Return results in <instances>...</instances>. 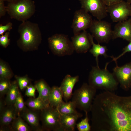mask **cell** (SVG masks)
I'll list each match as a JSON object with an SVG mask.
<instances>
[{
	"mask_svg": "<svg viewBox=\"0 0 131 131\" xmlns=\"http://www.w3.org/2000/svg\"><path fill=\"white\" fill-rule=\"evenodd\" d=\"M9 34V32L8 31L0 37V44L3 47H6L9 43V40L8 38Z\"/></svg>",
	"mask_w": 131,
	"mask_h": 131,
	"instance_id": "cell-30",
	"label": "cell"
},
{
	"mask_svg": "<svg viewBox=\"0 0 131 131\" xmlns=\"http://www.w3.org/2000/svg\"><path fill=\"white\" fill-rule=\"evenodd\" d=\"M60 115L56 108L49 105L40 111V120L43 130L61 131Z\"/></svg>",
	"mask_w": 131,
	"mask_h": 131,
	"instance_id": "cell-6",
	"label": "cell"
},
{
	"mask_svg": "<svg viewBox=\"0 0 131 131\" xmlns=\"http://www.w3.org/2000/svg\"><path fill=\"white\" fill-rule=\"evenodd\" d=\"M107 10L113 22H118L124 21L131 16V4L123 0L107 6Z\"/></svg>",
	"mask_w": 131,
	"mask_h": 131,
	"instance_id": "cell-9",
	"label": "cell"
},
{
	"mask_svg": "<svg viewBox=\"0 0 131 131\" xmlns=\"http://www.w3.org/2000/svg\"><path fill=\"white\" fill-rule=\"evenodd\" d=\"M107 6H109L120 2L123 0H102Z\"/></svg>",
	"mask_w": 131,
	"mask_h": 131,
	"instance_id": "cell-35",
	"label": "cell"
},
{
	"mask_svg": "<svg viewBox=\"0 0 131 131\" xmlns=\"http://www.w3.org/2000/svg\"><path fill=\"white\" fill-rule=\"evenodd\" d=\"M79 79L78 75L72 76L69 74L66 75L63 79L59 87L63 93V98L65 101H68L72 97L73 89Z\"/></svg>",
	"mask_w": 131,
	"mask_h": 131,
	"instance_id": "cell-16",
	"label": "cell"
},
{
	"mask_svg": "<svg viewBox=\"0 0 131 131\" xmlns=\"http://www.w3.org/2000/svg\"><path fill=\"white\" fill-rule=\"evenodd\" d=\"M26 88L25 95L28 97L35 98V92L36 89L34 86L30 84Z\"/></svg>",
	"mask_w": 131,
	"mask_h": 131,
	"instance_id": "cell-31",
	"label": "cell"
},
{
	"mask_svg": "<svg viewBox=\"0 0 131 131\" xmlns=\"http://www.w3.org/2000/svg\"><path fill=\"white\" fill-rule=\"evenodd\" d=\"M79 113L73 114L60 115L59 123L61 131H74L76 126L78 120L82 117Z\"/></svg>",
	"mask_w": 131,
	"mask_h": 131,
	"instance_id": "cell-17",
	"label": "cell"
},
{
	"mask_svg": "<svg viewBox=\"0 0 131 131\" xmlns=\"http://www.w3.org/2000/svg\"><path fill=\"white\" fill-rule=\"evenodd\" d=\"M32 129L28 124L20 116H17L12 121L10 131H31Z\"/></svg>",
	"mask_w": 131,
	"mask_h": 131,
	"instance_id": "cell-22",
	"label": "cell"
},
{
	"mask_svg": "<svg viewBox=\"0 0 131 131\" xmlns=\"http://www.w3.org/2000/svg\"><path fill=\"white\" fill-rule=\"evenodd\" d=\"M81 8L90 12L98 20H102L107 15V6L102 0H79Z\"/></svg>",
	"mask_w": 131,
	"mask_h": 131,
	"instance_id": "cell-8",
	"label": "cell"
},
{
	"mask_svg": "<svg viewBox=\"0 0 131 131\" xmlns=\"http://www.w3.org/2000/svg\"><path fill=\"white\" fill-rule=\"evenodd\" d=\"M4 1H7L8 2H9L13 0H4Z\"/></svg>",
	"mask_w": 131,
	"mask_h": 131,
	"instance_id": "cell-37",
	"label": "cell"
},
{
	"mask_svg": "<svg viewBox=\"0 0 131 131\" xmlns=\"http://www.w3.org/2000/svg\"><path fill=\"white\" fill-rule=\"evenodd\" d=\"M19 92L17 82L15 81L11 83L9 90L6 94L4 101L6 105H14Z\"/></svg>",
	"mask_w": 131,
	"mask_h": 131,
	"instance_id": "cell-23",
	"label": "cell"
},
{
	"mask_svg": "<svg viewBox=\"0 0 131 131\" xmlns=\"http://www.w3.org/2000/svg\"><path fill=\"white\" fill-rule=\"evenodd\" d=\"M109 63H107L105 68L100 69L99 67L93 66L89 76V84L96 89L113 92L117 88L119 83L113 73L107 70Z\"/></svg>",
	"mask_w": 131,
	"mask_h": 131,
	"instance_id": "cell-1",
	"label": "cell"
},
{
	"mask_svg": "<svg viewBox=\"0 0 131 131\" xmlns=\"http://www.w3.org/2000/svg\"><path fill=\"white\" fill-rule=\"evenodd\" d=\"M89 37L91 43L92 47L89 51L95 58L97 66L99 67L98 57L100 55L103 56L105 58L108 57L106 54L108 50L106 46L100 45L99 43H95L93 41V37L92 35L89 33Z\"/></svg>",
	"mask_w": 131,
	"mask_h": 131,
	"instance_id": "cell-18",
	"label": "cell"
},
{
	"mask_svg": "<svg viewBox=\"0 0 131 131\" xmlns=\"http://www.w3.org/2000/svg\"><path fill=\"white\" fill-rule=\"evenodd\" d=\"M85 117L78 123L76 124V127L79 131H90L91 127L89 123L88 113H85Z\"/></svg>",
	"mask_w": 131,
	"mask_h": 131,
	"instance_id": "cell-25",
	"label": "cell"
},
{
	"mask_svg": "<svg viewBox=\"0 0 131 131\" xmlns=\"http://www.w3.org/2000/svg\"><path fill=\"white\" fill-rule=\"evenodd\" d=\"M20 37L18 45L27 49L37 48L41 42V35L38 24L27 20L22 22L18 27Z\"/></svg>",
	"mask_w": 131,
	"mask_h": 131,
	"instance_id": "cell-2",
	"label": "cell"
},
{
	"mask_svg": "<svg viewBox=\"0 0 131 131\" xmlns=\"http://www.w3.org/2000/svg\"><path fill=\"white\" fill-rule=\"evenodd\" d=\"M0 113V131H10L12 121L18 116L14 105H6Z\"/></svg>",
	"mask_w": 131,
	"mask_h": 131,
	"instance_id": "cell-14",
	"label": "cell"
},
{
	"mask_svg": "<svg viewBox=\"0 0 131 131\" xmlns=\"http://www.w3.org/2000/svg\"><path fill=\"white\" fill-rule=\"evenodd\" d=\"M121 38L129 42L131 41V20H128L118 22L113 30L112 38Z\"/></svg>",
	"mask_w": 131,
	"mask_h": 131,
	"instance_id": "cell-15",
	"label": "cell"
},
{
	"mask_svg": "<svg viewBox=\"0 0 131 131\" xmlns=\"http://www.w3.org/2000/svg\"><path fill=\"white\" fill-rule=\"evenodd\" d=\"M77 108L75 102L71 101L69 102L62 101L56 107L61 115L75 114L78 112L76 110Z\"/></svg>",
	"mask_w": 131,
	"mask_h": 131,
	"instance_id": "cell-21",
	"label": "cell"
},
{
	"mask_svg": "<svg viewBox=\"0 0 131 131\" xmlns=\"http://www.w3.org/2000/svg\"><path fill=\"white\" fill-rule=\"evenodd\" d=\"M25 104L28 108L38 111H41L49 105L38 97L37 98L31 97L28 99Z\"/></svg>",
	"mask_w": 131,
	"mask_h": 131,
	"instance_id": "cell-24",
	"label": "cell"
},
{
	"mask_svg": "<svg viewBox=\"0 0 131 131\" xmlns=\"http://www.w3.org/2000/svg\"></svg>",
	"mask_w": 131,
	"mask_h": 131,
	"instance_id": "cell-38",
	"label": "cell"
},
{
	"mask_svg": "<svg viewBox=\"0 0 131 131\" xmlns=\"http://www.w3.org/2000/svg\"><path fill=\"white\" fill-rule=\"evenodd\" d=\"M14 105L18 115L19 116L20 113L26 106L24 102L22 95L20 92L18 94Z\"/></svg>",
	"mask_w": 131,
	"mask_h": 131,
	"instance_id": "cell-28",
	"label": "cell"
},
{
	"mask_svg": "<svg viewBox=\"0 0 131 131\" xmlns=\"http://www.w3.org/2000/svg\"><path fill=\"white\" fill-rule=\"evenodd\" d=\"M4 0H0V18L4 16L7 12L6 7L4 4Z\"/></svg>",
	"mask_w": 131,
	"mask_h": 131,
	"instance_id": "cell-34",
	"label": "cell"
},
{
	"mask_svg": "<svg viewBox=\"0 0 131 131\" xmlns=\"http://www.w3.org/2000/svg\"><path fill=\"white\" fill-rule=\"evenodd\" d=\"M48 42L50 49L57 56L70 55L74 51L71 41L66 35L55 34L48 38Z\"/></svg>",
	"mask_w": 131,
	"mask_h": 131,
	"instance_id": "cell-5",
	"label": "cell"
},
{
	"mask_svg": "<svg viewBox=\"0 0 131 131\" xmlns=\"http://www.w3.org/2000/svg\"><path fill=\"white\" fill-rule=\"evenodd\" d=\"M34 86L39 93V96L38 97L49 105L48 98L51 88L43 80H41L35 83Z\"/></svg>",
	"mask_w": 131,
	"mask_h": 131,
	"instance_id": "cell-20",
	"label": "cell"
},
{
	"mask_svg": "<svg viewBox=\"0 0 131 131\" xmlns=\"http://www.w3.org/2000/svg\"><path fill=\"white\" fill-rule=\"evenodd\" d=\"M13 24L12 23L9 22L4 25H0V35H3L4 33L7 31H9L12 28Z\"/></svg>",
	"mask_w": 131,
	"mask_h": 131,
	"instance_id": "cell-33",
	"label": "cell"
},
{
	"mask_svg": "<svg viewBox=\"0 0 131 131\" xmlns=\"http://www.w3.org/2000/svg\"><path fill=\"white\" fill-rule=\"evenodd\" d=\"M127 1L128 3L131 4V0H127Z\"/></svg>",
	"mask_w": 131,
	"mask_h": 131,
	"instance_id": "cell-36",
	"label": "cell"
},
{
	"mask_svg": "<svg viewBox=\"0 0 131 131\" xmlns=\"http://www.w3.org/2000/svg\"><path fill=\"white\" fill-rule=\"evenodd\" d=\"M9 79H0V94L2 96L6 95L11 85Z\"/></svg>",
	"mask_w": 131,
	"mask_h": 131,
	"instance_id": "cell-26",
	"label": "cell"
},
{
	"mask_svg": "<svg viewBox=\"0 0 131 131\" xmlns=\"http://www.w3.org/2000/svg\"><path fill=\"white\" fill-rule=\"evenodd\" d=\"M96 90L89 84L84 83L80 88L74 90L72 101L75 102L77 108L88 113L90 112Z\"/></svg>",
	"mask_w": 131,
	"mask_h": 131,
	"instance_id": "cell-4",
	"label": "cell"
},
{
	"mask_svg": "<svg viewBox=\"0 0 131 131\" xmlns=\"http://www.w3.org/2000/svg\"><path fill=\"white\" fill-rule=\"evenodd\" d=\"M71 42L74 51L78 53H86L92 46L89 33L86 30L74 35L71 37Z\"/></svg>",
	"mask_w": 131,
	"mask_h": 131,
	"instance_id": "cell-12",
	"label": "cell"
},
{
	"mask_svg": "<svg viewBox=\"0 0 131 131\" xmlns=\"http://www.w3.org/2000/svg\"><path fill=\"white\" fill-rule=\"evenodd\" d=\"M26 106L20 113L19 115L28 124L32 130L44 131L40 124V115L38 112Z\"/></svg>",
	"mask_w": 131,
	"mask_h": 131,
	"instance_id": "cell-13",
	"label": "cell"
},
{
	"mask_svg": "<svg viewBox=\"0 0 131 131\" xmlns=\"http://www.w3.org/2000/svg\"><path fill=\"white\" fill-rule=\"evenodd\" d=\"M116 66L113 69V74L124 90H128L131 88V61L119 66L116 61Z\"/></svg>",
	"mask_w": 131,
	"mask_h": 131,
	"instance_id": "cell-11",
	"label": "cell"
},
{
	"mask_svg": "<svg viewBox=\"0 0 131 131\" xmlns=\"http://www.w3.org/2000/svg\"><path fill=\"white\" fill-rule=\"evenodd\" d=\"M18 85L21 90L26 88L28 86L29 80L26 77H16Z\"/></svg>",
	"mask_w": 131,
	"mask_h": 131,
	"instance_id": "cell-29",
	"label": "cell"
},
{
	"mask_svg": "<svg viewBox=\"0 0 131 131\" xmlns=\"http://www.w3.org/2000/svg\"><path fill=\"white\" fill-rule=\"evenodd\" d=\"M8 2L6 6L7 12L11 19L23 22L35 12V2L32 0H13Z\"/></svg>",
	"mask_w": 131,
	"mask_h": 131,
	"instance_id": "cell-3",
	"label": "cell"
},
{
	"mask_svg": "<svg viewBox=\"0 0 131 131\" xmlns=\"http://www.w3.org/2000/svg\"><path fill=\"white\" fill-rule=\"evenodd\" d=\"M129 42V44L123 49V52L121 54L116 57H114L113 56L111 57L113 59V61H116L126 53L131 52V41Z\"/></svg>",
	"mask_w": 131,
	"mask_h": 131,
	"instance_id": "cell-32",
	"label": "cell"
},
{
	"mask_svg": "<svg viewBox=\"0 0 131 131\" xmlns=\"http://www.w3.org/2000/svg\"><path fill=\"white\" fill-rule=\"evenodd\" d=\"M91 34L98 43H107L112 38L113 30L111 24L102 20H93L89 28Z\"/></svg>",
	"mask_w": 131,
	"mask_h": 131,
	"instance_id": "cell-7",
	"label": "cell"
},
{
	"mask_svg": "<svg viewBox=\"0 0 131 131\" xmlns=\"http://www.w3.org/2000/svg\"><path fill=\"white\" fill-rule=\"evenodd\" d=\"M63 94L60 87L54 86L51 89L48 98L49 105L56 108L63 101Z\"/></svg>",
	"mask_w": 131,
	"mask_h": 131,
	"instance_id": "cell-19",
	"label": "cell"
},
{
	"mask_svg": "<svg viewBox=\"0 0 131 131\" xmlns=\"http://www.w3.org/2000/svg\"><path fill=\"white\" fill-rule=\"evenodd\" d=\"M88 13L82 8L75 12L71 25L74 35L90 27L93 20Z\"/></svg>",
	"mask_w": 131,
	"mask_h": 131,
	"instance_id": "cell-10",
	"label": "cell"
},
{
	"mask_svg": "<svg viewBox=\"0 0 131 131\" xmlns=\"http://www.w3.org/2000/svg\"><path fill=\"white\" fill-rule=\"evenodd\" d=\"M11 73L7 65L2 62L0 63V79H9L11 77Z\"/></svg>",
	"mask_w": 131,
	"mask_h": 131,
	"instance_id": "cell-27",
	"label": "cell"
}]
</instances>
